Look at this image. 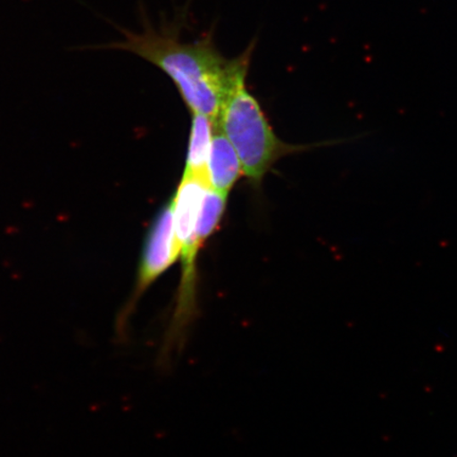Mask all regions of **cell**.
<instances>
[{
    "instance_id": "6da1fadb",
    "label": "cell",
    "mask_w": 457,
    "mask_h": 457,
    "mask_svg": "<svg viewBox=\"0 0 457 457\" xmlns=\"http://www.w3.org/2000/svg\"><path fill=\"white\" fill-rule=\"evenodd\" d=\"M143 29L139 33L120 28L124 39L95 49L129 51L150 62L171 79L192 113L216 119L228 86L242 66L253 59L256 41L237 57L228 60L216 48L211 30L192 43L181 41V20L153 27L141 9Z\"/></svg>"
},
{
    "instance_id": "7a4b0ae2",
    "label": "cell",
    "mask_w": 457,
    "mask_h": 457,
    "mask_svg": "<svg viewBox=\"0 0 457 457\" xmlns=\"http://www.w3.org/2000/svg\"><path fill=\"white\" fill-rule=\"evenodd\" d=\"M249 67L250 62H247L233 78L215 125L236 148L243 175L259 187L279 159L305 147L290 145L274 133L259 101L249 93L245 84Z\"/></svg>"
},
{
    "instance_id": "3957f363",
    "label": "cell",
    "mask_w": 457,
    "mask_h": 457,
    "mask_svg": "<svg viewBox=\"0 0 457 457\" xmlns=\"http://www.w3.org/2000/svg\"><path fill=\"white\" fill-rule=\"evenodd\" d=\"M208 187L207 180L182 176L175 195L171 197L176 237L180 250L181 276L173 313L163 337L160 360L169 361L171 355L184 346L188 329L197 316V260L200 250L207 242L197 230V220Z\"/></svg>"
},
{
    "instance_id": "277c9868",
    "label": "cell",
    "mask_w": 457,
    "mask_h": 457,
    "mask_svg": "<svg viewBox=\"0 0 457 457\" xmlns=\"http://www.w3.org/2000/svg\"><path fill=\"white\" fill-rule=\"evenodd\" d=\"M179 254L174 224V204L173 198H170L160 209L148 228L137 268L134 287L114 320V333L119 341L127 339L130 320L142 296L179 261Z\"/></svg>"
},
{
    "instance_id": "5b68a950",
    "label": "cell",
    "mask_w": 457,
    "mask_h": 457,
    "mask_svg": "<svg viewBox=\"0 0 457 457\" xmlns=\"http://www.w3.org/2000/svg\"><path fill=\"white\" fill-rule=\"evenodd\" d=\"M243 175L241 160L221 130L214 128L212 145H211L208 162V182L213 190L226 194L236 186Z\"/></svg>"
},
{
    "instance_id": "8992f818",
    "label": "cell",
    "mask_w": 457,
    "mask_h": 457,
    "mask_svg": "<svg viewBox=\"0 0 457 457\" xmlns=\"http://www.w3.org/2000/svg\"><path fill=\"white\" fill-rule=\"evenodd\" d=\"M214 128V119L193 113L186 167L182 176L198 177L208 181V162Z\"/></svg>"
}]
</instances>
